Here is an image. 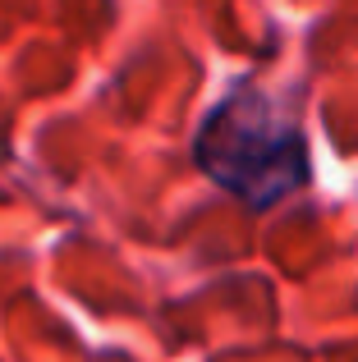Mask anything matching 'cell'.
<instances>
[{
    "mask_svg": "<svg viewBox=\"0 0 358 362\" xmlns=\"http://www.w3.org/2000/svg\"><path fill=\"white\" fill-rule=\"evenodd\" d=\"M193 160L216 188L253 211L308 184V138L285 106L258 88H234L193 138Z\"/></svg>",
    "mask_w": 358,
    "mask_h": 362,
    "instance_id": "6da1fadb",
    "label": "cell"
}]
</instances>
